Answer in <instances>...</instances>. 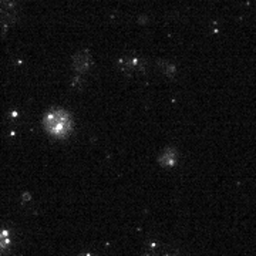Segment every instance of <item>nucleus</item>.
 <instances>
[{
  "label": "nucleus",
  "mask_w": 256,
  "mask_h": 256,
  "mask_svg": "<svg viewBox=\"0 0 256 256\" xmlns=\"http://www.w3.org/2000/svg\"><path fill=\"white\" fill-rule=\"evenodd\" d=\"M8 244H9V238H8V235H6L4 232H2V234H0V250L6 246Z\"/></svg>",
  "instance_id": "39448f33"
},
{
  "label": "nucleus",
  "mask_w": 256,
  "mask_h": 256,
  "mask_svg": "<svg viewBox=\"0 0 256 256\" xmlns=\"http://www.w3.org/2000/svg\"><path fill=\"white\" fill-rule=\"evenodd\" d=\"M20 18L18 0H0V37L6 36Z\"/></svg>",
  "instance_id": "f03ea898"
},
{
  "label": "nucleus",
  "mask_w": 256,
  "mask_h": 256,
  "mask_svg": "<svg viewBox=\"0 0 256 256\" xmlns=\"http://www.w3.org/2000/svg\"><path fill=\"white\" fill-rule=\"evenodd\" d=\"M72 66H73V72L76 74V78L80 77L82 78L86 74L90 72L92 66V57L88 50H80L73 56L72 60Z\"/></svg>",
  "instance_id": "7ed1b4c3"
},
{
  "label": "nucleus",
  "mask_w": 256,
  "mask_h": 256,
  "mask_svg": "<svg viewBox=\"0 0 256 256\" xmlns=\"http://www.w3.org/2000/svg\"><path fill=\"white\" fill-rule=\"evenodd\" d=\"M78 256H96V255H92V254H80Z\"/></svg>",
  "instance_id": "423d86ee"
},
{
  "label": "nucleus",
  "mask_w": 256,
  "mask_h": 256,
  "mask_svg": "<svg viewBox=\"0 0 256 256\" xmlns=\"http://www.w3.org/2000/svg\"><path fill=\"white\" fill-rule=\"evenodd\" d=\"M43 128L54 138H67L74 130V120L70 112L63 108H54L44 114Z\"/></svg>",
  "instance_id": "f257e3e1"
},
{
  "label": "nucleus",
  "mask_w": 256,
  "mask_h": 256,
  "mask_svg": "<svg viewBox=\"0 0 256 256\" xmlns=\"http://www.w3.org/2000/svg\"><path fill=\"white\" fill-rule=\"evenodd\" d=\"M158 162H160V165L165 166V168H171V166L176 165V162H178V154H176V151L172 150V148L164 150L161 152L160 158H158Z\"/></svg>",
  "instance_id": "20e7f679"
}]
</instances>
